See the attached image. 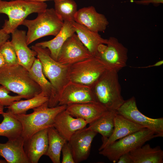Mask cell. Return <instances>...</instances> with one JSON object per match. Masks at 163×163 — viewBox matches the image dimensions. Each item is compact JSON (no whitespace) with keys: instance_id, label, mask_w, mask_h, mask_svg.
<instances>
[{"instance_id":"1","label":"cell","mask_w":163,"mask_h":163,"mask_svg":"<svg viewBox=\"0 0 163 163\" xmlns=\"http://www.w3.org/2000/svg\"><path fill=\"white\" fill-rule=\"evenodd\" d=\"M31 49L36 53V56L42 64L43 73L52 86V92L48 102V106L50 107H56L58 104L59 93L68 82L67 74L70 65L62 64L54 59L47 48L35 44L31 46Z\"/></svg>"},{"instance_id":"2","label":"cell","mask_w":163,"mask_h":163,"mask_svg":"<svg viewBox=\"0 0 163 163\" xmlns=\"http://www.w3.org/2000/svg\"><path fill=\"white\" fill-rule=\"evenodd\" d=\"M0 85L26 99L42 91L39 85L30 76L28 71L19 64L5 66L0 69Z\"/></svg>"},{"instance_id":"3","label":"cell","mask_w":163,"mask_h":163,"mask_svg":"<svg viewBox=\"0 0 163 163\" xmlns=\"http://www.w3.org/2000/svg\"><path fill=\"white\" fill-rule=\"evenodd\" d=\"M66 107L63 105L50 107L47 102L33 109L31 113L12 114L21 124V136L25 142L38 131L53 126L56 116Z\"/></svg>"},{"instance_id":"4","label":"cell","mask_w":163,"mask_h":163,"mask_svg":"<svg viewBox=\"0 0 163 163\" xmlns=\"http://www.w3.org/2000/svg\"><path fill=\"white\" fill-rule=\"evenodd\" d=\"M90 86L97 102L108 111H116L125 101L115 71L107 70Z\"/></svg>"},{"instance_id":"5","label":"cell","mask_w":163,"mask_h":163,"mask_svg":"<svg viewBox=\"0 0 163 163\" xmlns=\"http://www.w3.org/2000/svg\"><path fill=\"white\" fill-rule=\"evenodd\" d=\"M47 7V4L43 2L0 0V14H5L8 17V20H5L2 29L8 34H11L29 15L43 12Z\"/></svg>"},{"instance_id":"6","label":"cell","mask_w":163,"mask_h":163,"mask_svg":"<svg viewBox=\"0 0 163 163\" xmlns=\"http://www.w3.org/2000/svg\"><path fill=\"white\" fill-rule=\"evenodd\" d=\"M63 23L54 9L51 8H47L43 11L38 13L34 19H25L21 25L27 28L26 40L28 45L44 37L55 36L60 31Z\"/></svg>"},{"instance_id":"7","label":"cell","mask_w":163,"mask_h":163,"mask_svg":"<svg viewBox=\"0 0 163 163\" xmlns=\"http://www.w3.org/2000/svg\"><path fill=\"white\" fill-rule=\"evenodd\" d=\"M158 137L155 133L147 128L130 134L119 139L99 151V154L110 161L117 163L122 155L142 146L149 141Z\"/></svg>"},{"instance_id":"8","label":"cell","mask_w":163,"mask_h":163,"mask_svg":"<svg viewBox=\"0 0 163 163\" xmlns=\"http://www.w3.org/2000/svg\"><path fill=\"white\" fill-rule=\"evenodd\" d=\"M107 66L97 56L70 65L67 79L68 82L91 86L107 70Z\"/></svg>"},{"instance_id":"9","label":"cell","mask_w":163,"mask_h":163,"mask_svg":"<svg viewBox=\"0 0 163 163\" xmlns=\"http://www.w3.org/2000/svg\"><path fill=\"white\" fill-rule=\"evenodd\" d=\"M108 40L107 44H101L99 46L96 56L107 66L108 69L118 72L126 66L128 50L114 37H110Z\"/></svg>"},{"instance_id":"10","label":"cell","mask_w":163,"mask_h":163,"mask_svg":"<svg viewBox=\"0 0 163 163\" xmlns=\"http://www.w3.org/2000/svg\"><path fill=\"white\" fill-rule=\"evenodd\" d=\"M116 112L130 121L150 129L158 137H163V118H152L144 115L138 109L134 97L125 100Z\"/></svg>"},{"instance_id":"11","label":"cell","mask_w":163,"mask_h":163,"mask_svg":"<svg viewBox=\"0 0 163 163\" xmlns=\"http://www.w3.org/2000/svg\"><path fill=\"white\" fill-rule=\"evenodd\" d=\"M96 102H97L90 86L68 82L59 93L58 105Z\"/></svg>"},{"instance_id":"12","label":"cell","mask_w":163,"mask_h":163,"mask_svg":"<svg viewBox=\"0 0 163 163\" xmlns=\"http://www.w3.org/2000/svg\"><path fill=\"white\" fill-rule=\"evenodd\" d=\"M92 56L75 33L63 44L57 61L63 64L70 65Z\"/></svg>"},{"instance_id":"13","label":"cell","mask_w":163,"mask_h":163,"mask_svg":"<svg viewBox=\"0 0 163 163\" xmlns=\"http://www.w3.org/2000/svg\"><path fill=\"white\" fill-rule=\"evenodd\" d=\"M97 133L84 128L76 132L68 141L75 163L86 160L90 152L93 140Z\"/></svg>"},{"instance_id":"14","label":"cell","mask_w":163,"mask_h":163,"mask_svg":"<svg viewBox=\"0 0 163 163\" xmlns=\"http://www.w3.org/2000/svg\"><path fill=\"white\" fill-rule=\"evenodd\" d=\"M74 21L93 32H104L109 22L105 16L97 12L93 6L84 7L78 10Z\"/></svg>"},{"instance_id":"15","label":"cell","mask_w":163,"mask_h":163,"mask_svg":"<svg viewBox=\"0 0 163 163\" xmlns=\"http://www.w3.org/2000/svg\"><path fill=\"white\" fill-rule=\"evenodd\" d=\"M11 34L10 41L16 53L18 64L28 71L36 58V53L28 46L25 31L17 29Z\"/></svg>"},{"instance_id":"16","label":"cell","mask_w":163,"mask_h":163,"mask_svg":"<svg viewBox=\"0 0 163 163\" xmlns=\"http://www.w3.org/2000/svg\"><path fill=\"white\" fill-rule=\"evenodd\" d=\"M88 124L83 119L74 117L65 110L56 116L53 127L68 141L76 132L85 127Z\"/></svg>"},{"instance_id":"17","label":"cell","mask_w":163,"mask_h":163,"mask_svg":"<svg viewBox=\"0 0 163 163\" xmlns=\"http://www.w3.org/2000/svg\"><path fill=\"white\" fill-rule=\"evenodd\" d=\"M66 110L73 117L83 119L89 124L108 111L97 102L70 104L67 106Z\"/></svg>"},{"instance_id":"18","label":"cell","mask_w":163,"mask_h":163,"mask_svg":"<svg viewBox=\"0 0 163 163\" xmlns=\"http://www.w3.org/2000/svg\"><path fill=\"white\" fill-rule=\"evenodd\" d=\"M48 128L34 134L24 142V149L30 163H37L40 158L45 155L48 145Z\"/></svg>"},{"instance_id":"19","label":"cell","mask_w":163,"mask_h":163,"mask_svg":"<svg viewBox=\"0 0 163 163\" xmlns=\"http://www.w3.org/2000/svg\"><path fill=\"white\" fill-rule=\"evenodd\" d=\"M24 142L20 136L0 143V156L8 163H30L24 149Z\"/></svg>"},{"instance_id":"20","label":"cell","mask_w":163,"mask_h":163,"mask_svg":"<svg viewBox=\"0 0 163 163\" xmlns=\"http://www.w3.org/2000/svg\"><path fill=\"white\" fill-rule=\"evenodd\" d=\"M114 127L112 134L102 142L99 149V151L119 139L145 128L117 113L116 112L114 114Z\"/></svg>"},{"instance_id":"21","label":"cell","mask_w":163,"mask_h":163,"mask_svg":"<svg viewBox=\"0 0 163 163\" xmlns=\"http://www.w3.org/2000/svg\"><path fill=\"white\" fill-rule=\"evenodd\" d=\"M72 23L80 41L93 56H96L99 46L101 44H107L108 39L102 38L98 33L91 31L75 21Z\"/></svg>"},{"instance_id":"22","label":"cell","mask_w":163,"mask_h":163,"mask_svg":"<svg viewBox=\"0 0 163 163\" xmlns=\"http://www.w3.org/2000/svg\"><path fill=\"white\" fill-rule=\"evenodd\" d=\"M72 23L64 22L60 31L54 38L48 41L37 43L35 45L47 48L50 52L51 56L57 61L63 44L69 38L75 33Z\"/></svg>"},{"instance_id":"23","label":"cell","mask_w":163,"mask_h":163,"mask_svg":"<svg viewBox=\"0 0 163 163\" xmlns=\"http://www.w3.org/2000/svg\"><path fill=\"white\" fill-rule=\"evenodd\" d=\"M133 163H162L163 151L157 146L152 148L149 144H144L129 152Z\"/></svg>"},{"instance_id":"24","label":"cell","mask_w":163,"mask_h":163,"mask_svg":"<svg viewBox=\"0 0 163 163\" xmlns=\"http://www.w3.org/2000/svg\"><path fill=\"white\" fill-rule=\"evenodd\" d=\"M116 111H107L104 115L89 124L88 127L102 136V142L112 134L114 129V118Z\"/></svg>"},{"instance_id":"25","label":"cell","mask_w":163,"mask_h":163,"mask_svg":"<svg viewBox=\"0 0 163 163\" xmlns=\"http://www.w3.org/2000/svg\"><path fill=\"white\" fill-rule=\"evenodd\" d=\"M49 98L42 92L32 98L25 100L15 101L7 107V111L13 114L26 113L28 110L33 109L48 102Z\"/></svg>"},{"instance_id":"26","label":"cell","mask_w":163,"mask_h":163,"mask_svg":"<svg viewBox=\"0 0 163 163\" xmlns=\"http://www.w3.org/2000/svg\"><path fill=\"white\" fill-rule=\"evenodd\" d=\"M48 148L45 155L53 163H60L62 147L67 141L53 127L48 128Z\"/></svg>"},{"instance_id":"27","label":"cell","mask_w":163,"mask_h":163,"mask_svg":"<svg viewBox=\"0 0 163 163\" xmlns=\"http://www.w3.org/2000/svg\"><path fill=\"white\" fill-rule=\"evenodd\" d=\"M2 115L3 120L0 123V136H5L8 140L21 136L22 129L20 122L7 111Z\"/></svg>"},{"instance_id":"28","label":"cell","mask_w":163,"mask_h":163,"mask_svg":"<svg viewBox=\"0 0 163 163\" xmlns=\"http://www.w3.org/2000/svg\"><path fill=\"white\" fill-rule=\"evenodd\" d=\"M28 72L30 77L40 86L41 92L49 98L52 92V86L45 76L42 64L37 58L35 59Z\"/></svg>"},{"instance_id":"29","label":"cell","mask_w":163,"mask_h":163,"mask_svg":"<svg viewBox=\"0 0 163 163\" xmlns=\"http://www.w3.org/2000/svg\"><path fill=\"white\" fill-rule=\"evenodd\" d=\"M54 2V9L64 22L74 21L75 16L78 10L77 4L74 0H56Z\"/></svg>"},{"instance_id":"30","label":"cell","mask_w":163,"mask_h":163,"mask_svg":"<svg viewBox=\"0 0 163 163\" xmlns=\"http://www.w3.org/2000/svg\"><path fill=\"white\" fill-rule=\"evenodd\" d=\"M0 51L4 58L6 66L19 64L16 53L10 41L7 40L2 45L0 46Z\"/></svg>"},{"instance_id":"31","label":"cell","mask_w":163,"mask_h":163,"mask_svg":"<svg viewBox=\"0 0 163 163\" xmlns=\"http://www.w3.org/2000/svg\"><path fill=\"white\" fill-rule=\"evenodd\" d=\"M10 91L2 85L0 86V104L4 106L8 107L15 101L24 98L22 96L18 95L11 96L9 94Z\"/></svg>"},{"instance_id":"32","label":"cell","mask_w":163,"mask_h":163,"mask_svg":"<svg viewBox=\"0 0 163 163\" xmlns=\"http://www.w3.org/2000/svg\"><path fill=\"white\" fill-rule=\"evenodd\" d=\"M62 152V163H75L70 145L68 141L63 145Z\"/></svg>"},{"instance_id":"33","label":"cell","mask_w":163,"mask_h":163,"mask_svg":"<svg viewBox=\"0 0 163 163\" xmlns=\"http://www.w3.org/2000/svg\"><path fill=\"white\" fill-rule=\"evenodd\" d=\"M136 4L144 5H147L150 3L155 5H157L163 3V0H139L134 1Z\"/></svg>"},{"instance_id":"34","label":"cell","mask_w":163,"mask_h":163,"mask_svg":"<svg viewBox=\"0 0 163 163\" xmlns=\"http://www.w3.org/2000/svg\"><path fill=\"white\" fill-rule=\"evenodd\" d=\"M117 163H133L129 153H125L119 158Z\"/></svg>"},{"instance_id":"35","label":"cell","mask_w":163,"mask_h":163,"mask_svg":"<svg viewBox=\"0 0 163 163\" xmlns=\"http://www.w3.org/2000/svg\"><path fill=\"white\" fill-rule=\"evenodd\" d=\"M9 34L2 29L0 30V46L8 40L10 37Z\"/></svg>"},{"instance_id":"36","label":"cell","mask_w":163,"mask_h":163,"mask_svg":"<svg viewBox=\"0 0 163 163\" xmlns=\"http://www.w3.org/2000/svg\"><path fill=\"white\" fill-rule=\"evenodd\" d=\"M163 64V60H161L158 61L157 62L155 63L154 64H153L152 65H149L146 66L139 67H137L136 68H149L155 67V66H160L162 65Z\"/></svg>"},{"instance_id":"37","label":"cell","mask_w":163,"mask_h":163,"mask_svg":"<svg viewBox=\"0 0 163 163\" xmlns=\"http://www.w3.org/2000/svg\"><path fill=\"white\" fill-rule=\"evenodd\" d=\"M6 66L4 57L0 51V69Z\"/></svg>"},{"instance_id":"38","label":"cell","mask_w":163,"mask_h":163,"mask_svg":"<svg viewBox=\"0 0 163 163\" xmlns=\"http://www.w3.org/2000/svg\"><path fill=\"white\" fill-rule=\"evenodd\" d=\"M4 106L0 104V114H2L4 112Z\"/></svg>"},{"instance_id":"39","label":"cell","mask_w":163,"mask_h":163,"mask_svg":"<svg viewBox=\"0 0 163 163\" xmlns=\"http://www.w3.org/2000/svg\"><path fill=\"white\" fill-rule=\"evenodd\" d=\"M27 1H34V2H44L49 1V0H26Z\"/></svg>"},{"instance_id":"40","label":"cell","mask_w":163,"mask_h":163,"mask_svg":"<svg viewBox=\"0 0 163 163\" xmlns=\"http://www.w3.org/2000/svg\"><path fill=\"white\" fill-rule=\"evenodd\" d=\"M6 162H7L5 160H0V163H5Z\"/></svg>"}]
</instances>
